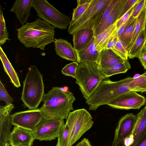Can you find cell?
I'll use <instances>...</instances> for the list:
<instances>
[{
  "label": "cell",
  "mask_w": 146,
  "mask_h": 146,
  "mask_svg": "<svg viewBox=\"0 0 146 146\" xmlns=\"http://www.w3.org/2000/svg\"><path fill=\"white\" fill-rule=\"evenodd\" d=\"M16 30L18 40L27 48L44 51L46 45L54 41V28L40 18L32 22H27Z\"/></svg>",
  "instance_id": "1"
},
{
  "label": "cell",
  "mask_w": 146,
  "mask_h": 146,
  "mask_svg": "<svg viewBox=\"0 0 146 146\" xmlns=\"http://www.w3.org/2000/svg\"><path fill=\"white\" fill-rule=\"evenodd\" d=\"M75 100L70 91L54 87L44 94L43 105L39 108L44 118L66 119L70 111L74 110L73 104Z\"/></svg>",
  "instance_id": "2"
},
{
  "label": "cell",
  "mask_w": 146,
  "mask_h": 146,
  "mask_svg": "<svg viewBox=\"0 0 146 146\" xmlns=\"http://www.w3.org/2000/svg\"><path fill=\"white\" fill-rule=\"evenodd\" d=\"M44 88L42 74L36 66L31 65L23 82L21 99L25 106L29 110L37 109L45 94Z\"/></svg>",
  "instance_id": "3"
},
{
  "label": "cell",
  "mask_w": 146,
  "mask_h": 146,
  "mask_svg": "<svg viewBox=\"0 0 146 146\" xmlns=\"http://www.w3.org/2000/svg\"><path fill=\"white\" fill-rule=\"evenodd\" d=\"M106 78L98 63H80L76 71L75 83L79 86L83 97L87 100Z\"/></svg>",
  "instance_id": "4"
},
{
  "label": "cell",
  "mask_w": 146,
  "mask_h": 146,
  "mask_svg": "<svg viewBox=\"0 0 146 146\" xmlns=\"http://www.w3.org/2000/svg\"><path fill=\"white\" fill-rule=\"evenodd\" d=\"M93 124L92 116L84 108L70 112L65 123L69 131L67 146H72L74 144Z\"/></svg>",
  "instance_id": "5"
},
{
  "label": "cell",
  "mask_w": 146,
  "mask_h": 146,
  "mask_svg": "<svg viewBox=\"0 0 146 146\" xmlns=\"http://www.w3.org/2000/svg\"><path fill=\"white\" fill-rule=\"evenodd\" d=\"M111 0H92L87 9L74 23L69 25V33L73 35L84 29L93 30L97 21L103 14Z\"/></svg>",
  "instance_id": "6"
},
{
  "label": "cell",
  "mask_w": 146,
  "mask_h": 146,
  "mask_svg": "<svg viewBox=\"0 0 146 146\" xmlns=\"http://www.w3.org/2000/svg\"><path fill=\"white\" fill-rule=\"evenodd\" d=\"M32 7L38 16L54 28L65 29L70 25V17L60 12L45 0H33Z\"/></svg>",
  "instance_id": "7"
},
{
  "label": "cell",
  "mask_w": 146,
  "mask_h": 146,
  "mask_svg": "<svg viewBox=\"0 0 146 146\" xmlns=\"http://www.w3.org/2000/svg\"><path fill=\"white\" fill-rule=\"evenodd\" d=\"M64 119L60 118L44 117L31 131L35 139L40 141H51L57 137L63 125Z\"/></svg>",
  "instance_id": "8"
},
{
  "label": "cell",
  "mask_w": 146,
  "mask_h": 146,
  "mask_svg": "<svg viewBox=\"0 0 146 146\" xmlns=\"http://www.w3.org/2000/svg\"><path fill=\"white\" fill-rule=\"evenodd\" d=\"M43 117L40 108L16 112L11 116L12 125L31 131L35 129Z\"/></svg>",
  "instance_id": "9"
},
{
  "label": "cell",
  "mask_w": 146,
  "mask_h": 146,
  "mask_svg": "<svg viewBox=\"0 0 146 146\" xmlns=\"http://www.w3.org/2000/svg\"><path fill=\"white\" fill-rule=\"evenodd\" d=\"M145 102L146 98L144 97L136 92L130 91L121 95L106 105L117 109H139Z\"/></svg>",
  "instance_id": "10"
},
{
  "label": "cell",
  "mask_w": 146,
  "mask_h": 146,
  "mask_svg": "<svg viewBox=\"0 0 146 146\" xmlns=\"http://www.w3.org/2000/svg\"><path fill=\"white\" fill-rule=\"evenodd\" d=\"M137 119V115L132 113H127L120 118L115 130L114 140L111 146L122 145L125 139L132 134Z\"/></svg>",
  "instance_id": "11"
},
{
  "label": "cell",
  "mask_w": 146,
  "mask_h": 146,
  "mask_svg": "<svg viewBox=\"0 0 146 146\" xmlns=\"http://www.w3.org/2000/svg\"><path fill=\"white\" fill-rule=\"evenodd\" d=\"M14 108L13 104L0 106V146H10L12 125L10 113Z\"/></svg>",
  "instance_id": "12"
},
{
  "label": "cell",
  "mask_w": 146,
  "mask_h": 146,
  "mask_svg": "<svg viewBox=\"0 0 146 146\" xmlns=\"http://www.w3.org/2000/svg\"><path fill=\"white\" fill-rule=\"evenodd\" d=\"M35 139L31 131L14 126L11 134L10 145L31 146Z\"/></svg>",
  "instance_id": "13"
},
{
  "label": "cell",
  "mask_w": 146,
  "mask_h": 146,
  "mask_svg": "<svg viewBox=\"0 0 146 146\" xmlns=\"http://www.w3.org/2000/svg\"><path fill=\"white\" fill-rule=\"evenodd\" d=\"M100 52L96 49L94 36L90 42L80 50L76 51L77 62L98 63Z\"/></svg>",
  "instance_id": "14"
},
{
  "label": "cell",
  "mask_w": 146,
  "mask_h": 146,
  "mask_svg": "<svg viewBox=\"0 0 146 146\" xmlns=\"http://www.w3.org/2000/svg\"><path fill=\"white\" fill-rule=\"evenodd\" d=\"M54 42L57 54L68 60L74 62L77 60L76 51L70 43L61 38H54Z\"/></svg>",
  "instance_id": "15"
},
{
  "label": "cell",
  "mask_w": 146,
  "mask_h": 146,
  "mask_svg": "<svg viewBox=\"0 0 146 146\" xmlns=\"http://www.w3.org/2000/svg\"><path fill=\"white\" fill-rule=\"evenodd\" d=\"M33 1V0H16L10 10L16 15L19 22L22 25L27 22L30 15Z\"/></svg>",
  "instance_id": "16"
},
{
  "label": "cell",
  "mask_w": 146,
  "mask_h": 146,
  "mask_svg": "<svg viewBox=\"0 0 146 146\" xmlns=\"http://www.w3.org/2000/svg\"><path fill=\"white\" fill-rule=\"evenodd\" d=\"M137 119L132 135L133 142L131 146H135L146 132V106L137 115Z\"/></svg>",
  "instance_id": "17"
},
{
  "label": "cell",
  "mask_w": 146,
  "mask_h": 146,
  "mask_svg": "<svg viewBox=\"0 0 146 146\" xmlns=\"http://www.w3.org/2000/svg\"><path fill=\"white\" fill-rule=\"evenodd\" d=\"M73 47L76 51L84 48L94 37L92 29H84L79 30L73 34Z\"/></svg>",
  "instance_id": "18"
},
{
  "label": "cell",
  "mask_w": 146,
  "mask_h": 146,
  "mask_svg": "<svg viewBox=\"0 0 146 146\" xmlns=\"http://www.w3.org/2000/svg\"><path fill=\"white\" fill-rule=\"evenodd\" d=\"M125 60L117 56L111 49L104 48L100 52L98 65L102 68L108 67Z\"/></svg>",
  "instance_id": "19"
},
{
  "label": "cell",
  "mask_w": 146,
  "mask_h": 146,
  "mask_svg": "<svg viewBox=\"0 0 146 146\" xmlns=\"http://www.w3.org/2000/svg\"><path fill=\"white\" fill-rule=\"evenodd\" d=\"M0 58L4 71L9 76L12 83L16 88L20 87L21 84L17 74L1 46Z\"/></svg>",
  "instance_id": "20"
},
{
  "label": "cell",
  "mask_w": 146,
  "mask_h": 146,
  "mask_svg": "<svg viewBox=\"0 0 146 146\" xmlns=\"http://www.w3.org/2000/svg\"><path fill=\"white\" fill-rule=\"evenodd\" d=\"M116 22L94 37V43L96 49L99 52L105 48L110 38L116 32Z\"/></svg>",
  "instance_id": "21"
},
{
  "label": "cell",
  "mask_w": 146,
  "mask_h": 146,
  "mask_svg": "<svg viewBox=\"0 0 146 146\" xmlns=\"http://www.w3.org/2000/svg\"><path fill=\"white\" fill-rule=\"evenodd\" d=\"M99 66L106 78H108L114 75L125 73L131 68L128 59L123 62L111 66L104 68Z\"/></svg>",
  "instance_id": "22"
},
{
  "label": "cell",
  "mask_w": 146,
  "mask_h": 146,
  "mask_svg": "<svg viewBox=\"0 0 146 146\" xmlns=\"http://www.w3.org/2000/svg\"><path fill=\"white\" fill-rule=\"evenodd\" d=\"M146 45V34L144 30L140 33L128 53L129 59L139 56Z\"/></svg>",
  "instance_id": "23"
},
{
  "label": "cell",
  "mask_w": 146,
  "mask_h": 146,
  "mask_svg": "<svg viewBox=\"0 0 146 146\" xmlns=\"http://www.w3.org/2000/svg\"><path fill=\"white\" fill-rule=\"evenodd\" d=\"M146 17V7L145 6L137 17L132 38L127 51L128 53L141 32L144 30Z\"/></svg>",
  "instance_id": "24"
},
{
  "label": "cell",
  "mask_w": 146,
  "mask_h": 146,
  "mask_svg": "<svg viewBox=\"0 0 146 146\" xmlns=\"http://www.w3.org/2000/svg\"><path fill=\"white\" fill-rule=\"evenodd\" d=\"M120 1V0H118L110 14L100 28L94 35V37L97 36L116 22L117 20Z\"/></svg>",
  "instance_id": "25"
},
{
  "label": "cell",
  "mask_w": 146,
  "mask_h": 146,
  "mask_svg": "<svg viewBox=\"0 0 146 146\" xmlns=\"http://www.w3.org/2000/svg\"><path fill=\"white\" fill-rule=\"evenodd\" d=\"M137 18V17L135 18L127 24L120 38V40L127 52L132 38L136 23Z\"/></svg>",
  "instance_id": "26"
},
{
  "label": "cell",
  "mask_w": 146,
  "mask_h": 146,
  "mask_svg": "<svg viewBox=\"0 0 146 146\" xmlns=\"http://www.w3.org/2000/svg\"><path fill=\"white\" fill-rule=\"evenodd\" d=\"M92 0H77V6L73 9L72 18L70 24L76 22L90 5Z\"/></svg>",
  "instance_id": "27"
},
{
  "label": "cell",
  "mask_w": 146,
  "mask_h": 146,
  "mask_svg": "<svg viewBox=\"0 0 146 146\" xmlns=\"http://www.w3.org/2000/svg\"><path fill=\"white\" fill-rule=\"evenodd\" d=\"M129 85L131 91L146 92V75L143 74L136 78L133 77Z\"/></svg>",
  "instance_id": "28"
},
{
  "label": "cell",
  "mask_w": 146,
  "mask_h": 146,
  "mask_svg": "<svg viewBox=\"0 0 146 146\" xmlns=\"http://www.w3.org/2000/svg\"><path fill=\"white\" fill-rule=\"evenodd\" d=\"M117 1L118 0H111L104 13L95 23L93 29L94 35L100 28L106 19L110 15Z\"/></svg>",
  "instance_id": "29"
},
{
  "label": "cell",
  "mask_w": 146,
  "mask_h": 146,
  "mask_svg": "<svg viewBox=\"0 0 146 146\" xmlns=\"http://www.w3.org/2000/svg\"><path fill=\"white\" fill-rule=\"evenodd\" d=\"M9 39V33L4 17L2 8L0 5V46Z\"/></svg>",
  "instance_id": "30"
},
{
  "label": "cell",
  "mask_w": 146,
  "mask_h": 146,
  "mask_svg": "<svg viewBox=\"0 0 146 146\" xmlns=\"http://www.w3.org/2000/svg\"><path fill=\"white\" fill-rule=\"evenodd\" d=\"M138 0H120L117 20L133 7Z\"/></svg>",
  "instance_id": "31"
},
{
  "label": "cell",
  "mask_w": 146,
  "mask_h": 146,
  "mask_svg": "<svg viewBox=\"0 0 146 146\" xmlns=\"http://www.w3.org/2000/svg\"><path fill=\"white\" fill-rule=\"evenodd\" d=\"M68 128L65 124L62 126L57 137L56 146H67L68 136Z\"/></svg>",
  "instance_id": "32"
},
{
  "label": "cell",
  "mask_w": 146,
  "mask_h": 146,
  "mask_svg": "<svg viewBox=\"0 0 146 146\" xmlns=\"http://www.w3.org/2000/svg\"><path fill=\"white\" fill-rule=\"evenodd\" d=\"M111 49L117 56L122 59L125 60L128 59V52L119 38L115 46Z\"/></svg>",
  "instance_id": "33"
},
{
  "label": "cell",
  "mask_w": 146,
  "mask_h": 146,
  "mask_svg": "<svg viewBox=\"0 0 146 146\" xmlns=\"http://www.w3.org/2000/svg\"><path fill=\"white\" fill-rule=\"evenodd\" d=\"M77 61L67 64L62 70L64 75L72 77L75 79L77 69L79 65Z\"/></svg>",
  "instance_id": "34"
},
{
  "label": "cell",
  "mask_w": 146,
  "mask_h": 146,
  "mask_svg": "<svg viewBox=\"0 0 146 146\" xmlns=\"http://www.w3.org/2000/svg\"><path fill=\"white\" fill-rule=\"evenodd\" d=\"M0 100L5 102L6 105L12 104L13 98L10 96L1 81H0Z\"/></svg>",
  "instance_id": "35"
},
{
  "label": "cell",
  "mask_w": 146,
  "mask_h": 146,
  "mask_svg": "<svg viewBox=\"0 0 146 146\" xmlns=\"http://www.w3.org/2000/svg\"><path fill=\"white\" fill-rule=\"evenodd\" d=\"M145 7V0H139L133 7V12L131 15L134 18L137 17L141 11Z\"/></svg>",
  "instance_id": "36"
},
{
  "label": "cell",
  "mask_w": 146,
  "mask_h": 146,
  "mask_svg": "<svg viewBox=\"0 0 146 146\" xmlns=\"http://www.w3.org/2000/svg\"><path fill=\"white\" fill-rule=\"evenodd\" d=\"M133 7L131 8L127 13L123 16L116 22L117 31L123 24L129 19L133 12Z\"/></svg>",
  "instance_id": "37"
},
{
  "label": "cell",
  "mask_w": 146,
  "mask_h": 146,
  "mask_svg": "<svg viewBox=\"0 0 146 146\" xmlns=\"http://www.w3.org/2000/svg\"><path fill=\"white\" fill-rule=\"evenodd\" d=\"M119 39L116 32L110 38L105 48L112 49L115 46L118 39Z\"/></svg>",
  "instance_id": "38"
},
{
  "label": "cell",
  "mask_w": 146,
  "mask_h": 146,
  "mask_svg": "<svg viewBox=\"0 0 146 146\" xmlns=\"http://www.w3.org/2000/svg\"><path fill=\"white\" fill-rule=\"evenodd\" d=\"M138 58L144 69L146 70V45L144 47Z\"/></svg>",
  "instance_id": "39"
},
{
  "label": "cell",
  "mask_w": 146,
  "mask_h": 146,
  "mask_svg": "<svg viewBox=\"0 0 146 146\" xmlns=\"http://www.w3.org/2000/svg\"><path fill=\"white\" fill-rule=\"evenodd\" d=\"M135 18L133 17L132 15H131L129 19L127 20V21L121 26L117 31V33L118 38L119 40L122 33L123 32L126 26L127 25V24L131 21H132Z\"/></svg>",
  "instance_id": "40"
},
{
  "label": "cell",
  "mask_w": 146,
  "mask_h": 146,
  "mask_svg": "<svg viewBox=\"0 0 146 146\" xmlns=\"http://www.w3.org/2000/svg\"><path fill=\"white\" fill-rule=\"evenodd\" d=\"M133 137L131 135L124 140L122 146H131L133 142Z\"/></svg>",
  "instance_id": "41"
},
{
  "label": "cell",
  "mask_w": 146,
  "mask_h": 146,
  "mask_svg": "<svg viewBox=\"0 0 146 146\" xmlns=\"http://www.w3.org/2000/svg\"><path fill=\"white\" fill-rule=\"evenodd\" d=\"M135 146H146V132Z\"/></svg>",
  "instance_id": "42"
},
{
  "label": "cell",
  "mask_w": 146,
  "mask_h": 146,
  "mask_svg": "<svg viewBox=\"0 0 146 146\" xmlns=\"http://www.w3.org/2000/svg\"><path fill=\"white\" fill-rule=\"evenodd\" d=\"M81 146H92L88 139L84 138L82 141Z\"/></svg>",
  "instance_id": "43"
},
{
  "label": "cell",
  "mask_w": 146,
  "mask_h": 146,
  "mask_svg": "<svg viewBox=\"0 0 146 146\" xmlns=\"http://www.w3.org/2000/svg\"><path fill=\"white\" fill-rule=\"evenodd\" d=\"M81 141L78 143L75 146H81Z\"/></svg>",
  "instance_id": "44"
},
{
  "label": "cell",
  "mask_w": 146,
  "mask_h": 146,
  "mask_svg": "<svg viewBox=\"0 0 146 146\" xmlns=\"http://www.w3.org/2000/svg\"><path fill=\"white\" fill-rule=\"evenodd\" d=\"M144 30H145V33L146 34V19H145V26Z\"/></svg>",
  "instance_id": "45"
},
{
  "label": "cell",
  "mask_w": 146,
  "mask_h": 146,
  "mask_svg": "<svg viewBox=\"0 0 146 146\" xmlns=\"http://www.w3.org/2000/svg\"><path fill=\"white\" fill-rule=\"evenodd\" d=\"M145 6L146 7V0H145Z\"/></svg>",
  "instance_id": "46"
},
{
  "label": "cell",
  "mask_w": 146,
  "mask_h": 146,
  "mask_svg": "<svg viewBox=\"0 0 146 146\" xmlns=\"http://www.w3.org/2000/svg\"><path fill=\"white\" fill-rule=\"evenodd\" d=\"M22 146V145H17V146Z\"/></svg>",
  "instance_id": "47"
},
{
  "label": "cell",
  "mask_w": 146,
  "mask_h": 146,
  "mask_svg": "<svg viewBox=\"0 0 146 146\" xmlns=\"http://www.w3.org/2000/svg\"><path fill=\"white\" fill-rule=\"evenodd\" d=\"M145 103H146V105H145V106H146V102H145Z\"/></svg>",
  "instance_id": "48"
}]
</instances>
